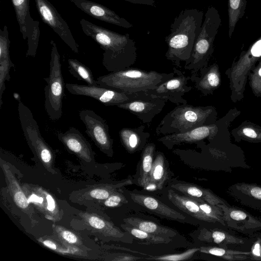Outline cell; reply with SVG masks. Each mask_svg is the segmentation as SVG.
<instances>
[{
  "mask_svg": "<svg viewBox=\"0 0 261 261\" xmlns=\"http://www.w3.org/2000/svg\"><path fill=\"white\" fill-rule=\"evenodd\" d=\"M80 24L84 33L104 51L102 63L108 71L124 70L135 64L137 48L129 34H119L84 18L80 20Z\"/></svg>",
  "mask_w": 261,
  "mask_h": 261,
  "instance_id": "cell-1",
  "label": "cell"
},
{
  "mask_svg": "<svg viewBox=\"0 0 261 261\" xmlns=\"http://www.w3.org/2000/svg\"><path fill=\"white\" fill-rule=\"evenodd\" d=\"M203 12L196 8L182 10L171 23L170 34L165 38L168 49L165 57L180 67L181 62L190 58L203 22Z\"/></svg>",
  "mask_w": 261,
  "mask_h": 261,
  "instance_id": "cell-2",
  "label": "cell"
},
{
  "mask_svg": "<svg viewBox=\"0 0 261 261\" xmlns=\"http://www.w3.org/2000/svg\"><path fill=\"white\" fill-rule=\"evenodd\" d=\"M217 112L211 106H193L188 103L178 105L169 112L156 127L158 135L184 133L193 128L215 123Z\"/></svg>",
  "mask_w": 261,
  "mask_h": 261,
  "instance_id": "cell-3",
  "label": "cell"
},
{
  "mask_svg": "<svg viewBox=\"0 0 261 261\" xmlns=\"http://www.w3.org/2000/svg\"><path fill=\"white\" fill-rule=\"evenodd\" d=\"M154 70H144L128 68L112 72L97 79L98 85L120 92L135 93L154 89L161 83L174 76Z\"/></svg>",
  "mask_w": 261,
  "mask_h": 261,
  "instance_id": "cell-4",
  "label": "cell"
},
{
  "mask_svg": "<svg viewBox=\"0 0 261 261\" xmlns=\"http://www.w3.org/2000/svg\"><path fill=\"white\" fill-rule=\"evenodd\" d=\"M221 24V19L218 11L213 6L209 7L191 56L185 62V69L191 70L192 73H197L201 69L208 65L214 52V40Z\"/></svg>",
  "mask_w": 261,
  "mask_h": 261,
  "instance_id": "cell-5",
  "label": "cell"
},
{
  "mask_svg": "<svg viewBox=\"0 0 261 261\" xmlns=\"http://www.w3.org/2000/svg\"><path fill=\"white\" fill-rule=\"evenodd\" d=\"M18 112L23 135L35 156L48 172L55 174V152L42 137L33 113L20 101L18 105Z\"/></svg>",
  "mask_w": 261,
  "mask_h": 261,
  "instance_id": "cell-6",
  "label": "cell"
},
{
  "mask_svg": "<svg viewBox=\"0 0 261 261\" xmlns=\"http://www.w3.org/2000/svg\"><path fill=\"white\" fill-rule=\"evenodd\" d=\"M51 46L49 73L44 79L47 83L44 87V107L49 118L57 121L62 115V100L64 96V81L62 74L60 55L56 43L51 40Z\"/></svg>",
  "mask_w": 261,
  "mask_h": 261,
  "instance_id": "cell-7",
  "label": "cell"
},
{
  "mask_svg": "<svg viewBox=\"0 0 261 261\" xmlns=\"http://www.w3.org/2000/svg\"><path fill=\"white\" fill-rule=\"evenodd\" d=\"M261 59V36L247 50L242 51L225 74L229 80L231 99L234 102L244 97V93L251 70Z\"/></svg>",
  "mask_w": 261,
  "mask_h": 261,
  "instance_id": "cell-8",
  "label": "cell"
},
{
  "mask_svg": "<svg viewBox=\"0 0 261 261\" xmlns=\"http://www.w3.org/2000/svg\"><path fill=\"white\" fill-rule=\"evenodd\" d=\"M79 116L86 127V134L96 146L107 155L112 156L113 140L106 120L91 110L80 111Z\"/></svg>",
  "mask_w": 261,
  "mask_h": 261,
  "instance_id": "cell-9",
  "label": "cell"
},
{
  "mask_svg": "<svg viewBox=\"0 0 261 261\" xmlns=\"http://www.w3.org/2000/svg\"><path fill=\"white\" fill-rule=\"evenodd\" d=\"M173 71L174 74L172 77L161 83L154 89L145 92L147 94L177 105L187 103V100L183 98V96L192 89V87L187 85L190 76H187L184 72L176 67H173Z\"/></svg>",
  "mask_w": 261,
  "mask_h": 261,
  "instance_id": "cell-10",
  "label": "cell"
},
{
  "mask_svg": "<svg viewBox=\"0 0 261 261\" xmlns=\"http://www.w3.org/2000/svg\"><path fill=\"white\" fill-rule=\"evenodd\" d=\"M37 11L44 23L49 26L75 53L79 46L66 21L48 0H34Z\"/></svg>",
  "mask_w": 261,
  "mask_h": 261,
  "instance_id": "cell-11",
  "label": "cell"
},
{
  "mask_svg": "<svg viewBox=\"0 0 261 261\" xmlns=\"http://www.w3.org/2000/svg\"><path fill=\"white\" fill-rule=\"evenodd\" d=\"M65 87L73 95L92 97L107 106H117L136 97L139 92L128 93L97 86L66 83Z\"/></svg>",
  "mask_w": 261,
  "mask_h": 261,
  "instance_id": "cell-12",
  "label": "cell"
},
{
  "mask_svg": "<svg viewBox=\"0 0 261 261\" xmlns=\"http://www.w3.org/2000/svg\"><path fill=\"white\" fill-rule=\"evenodd\" d=\"M166 100L147 94L145 91L116 106L136 115L144 123H150L163 110Z\"/></svg>",
  "mask_w": 261,
  "mask_h": 261,
  "instance_id": "cell-13",
  "label": "cell"
},
{
  "mask_svg": "<svg viewBox=\"0 0 261 261\" xmlns=\"http://www.w3.org/2000/svg\"><path fill=\"white\" fill-rule=\"evenodd\" d=\"M22 188L29 203L42 213L46 218L54 221L61 219L62 211L49 192L41 187L31 184H24Z\"/></svg>",
  "mask_w": 261,
  "mask_h": 261,
  "instance_id": "cell-14",
  "label": "cell"
},
{
  "mask_svg": "<svg viewBox=\"0 0 261 261\" xmlns=\"http://www.w3.org/2000/svg\"><path fill=\"white\" fill-rule=\"evenodd\" d=\"M222 210L226 225L234 230L251 234L261 231V220L244 209L228 203L218 205Z\"/></svg>",
  "mask_w": 261,
  "mask_h": 261,
  "instance_id": "cell-15",
  "label": "cell"
},
{
  "mask_svg": "<svg viewBox=\"0 0 261 261\" xmlns=\"http://www.w3.org/2000/svg\"><path fill=\"white\" fill-rule=\"evenodd\" d=\"M219 127L216 123L201 126L184 133L165 135L158 139L169 149L182 143H196L207 139L212 141L217 136Z\"/></svg>",
  "mask_w": 261,
  "mask_h": 261,
  "instance_id": "cell-16",
  "label": "cell"
},
{
  "mask_svg": "<svg viewBox=\"0 0 261 261\" xmlns=\"http://www.w3.org/2000/svg\"><path fill=\"white\" fill-rule=\"evenodd\" d=\"M57 137L70 152L81 160L88 163L94 161V152L90 143L76 128L71 127L64 133H58Z\"/></svg>",
  "mask_w": 261,
  "mask_h": 261,
  "instance_id": "cell-17",
  "label": "cell"
},
{
  "mask_svg": "<svg viewBox=\"0 0 261 261\" xmlns=\"http://www.w3.org/2000/svg\"><path fill=\"white\" fill-rule=\"evenodd\" d=\"M77 8L90 16L114 25L129 29L133 24L107 7L89 0H70Z\"/></svg>",
  "mask_w": 261,
  "mask_h": 261,
  "instance_id": "cell-18",
  "label": "cell"
},
{
  "mask_svg": "<svg viewBox=\"0 0 261 261\" xmlns=\"http://www.w3.org/2000/svg\"><path fill=\"white\" fill-rule=\"evenodd\" d=\"M227 193L241 205L261 212V185L237 182L228 188Z\"/></svg>",
  "mask_w": 261,
  "mask_h": 261,
  "instance_id": "cell-19",
  "label": "cell"
},
{
  "mask_svg": "<svg viewBox=\"0 0 261 261\" xmlns=\"http://www.w3.org/2000/svg\"><path fill=\"white\" fill-rule=\"evenodd\" d=\"M132 200L146 210L167 219L181 222L185 216L169 207L158 199L149 195L135 193L129 191Z\"/></svg>",
  "mask_w": 261,
  "mask_h": 261,
  "instance_id": "cell-20",
  "label": "cell"
},
{
  "mask_svg": "<svg viewBox=\"0 0 261 261\" xmlns=\"http://www.w3.org/2000/svg\"><path fill=\"white\" fill-rule=\"evenodd\" d=\"M200 74L192 73L190 79L195 88L204 95L212 94L221 84V74L216 63L207 66L200 70Z\"/></svg>",
  "mask_w": 261,
  "mask_h": 261,
  "instance_id": "cell-21",
  "label": "cell"
},
{
  "mask_svg": "<svg viewBox=\"0 0 261 261\" xmlns=\"http://www.w3.org/2000/svg\"><path fill=\"white\" fill-rule=\"evenodd\" d=\"M132 184V180L127 179L116 184H103L90 186L74 192L73 197L74 200L80 203L90 200L102 201L117 190Z\"/></svg>",
  "mask_w": 261,
  "mask_h": 261,
  "instance_id": "cell-22",
  "label": "cell"
},
{
  "mask_svg": "<svg viewBox=\"0 0 261 261\" xmlns=\"http://www.w3.org/2000/svg\"><path fill=\"white\" fill-rule=\"evenodd\" d=\"M7 163L1 159V165L7 182L8 190L15 204L34 222V210L15 175Z\"/></svg>",
  "mask_w": 261,
  "mask_h": 261,
  "instance_id": "cell-23",
  "label": "cell"
},
{
  "mask_svg": "<svg viewBox=\"0 0 261 261\" xmlns=\"http://www.w3.org/2000/svg\"><path fill=\"white\" fill-rule=\"evenodd\" d=\"M167 197L174 205L192 217L204 222L216 223L200 209L196 199L182 196L171 189L168 191Z\"/></svg>",
  "mask_w": 261,
  "mask_h": 261,
  "instance_id": "cell-24",
  "label": "cell"
},
{
  "mask_svg": "<svg viewBox=\"0 0 261 261\" xmlns=\"http://www.w3.org/2000/svg\"><path fill=\"white\" fill-rule=\"evenodd\" d=\"M80 215L87 225L103 236L116 239H121L125 237V233L119 228L101 216L88 212H82Z\"/></svg>",
  "mask_w": 261,
  "mask_h": 261,
  "instance_id": "cell-25",
  "label": "cell"
},
{
  "mask_svg": "<svg viewBox=\"0 0 261 261\" xmlns=\"http://www.w3.org/2000/svg\"><path fill=\"white\" fill-rule=\"evenodd\" d=\"M171 187L187 196L201 200L211 205H217L227 203L210 189L204 188L194 184L184 182H178L172 184Z\"/></svg>",
  "mask_w": 261,
  "mask_h": 261,
  "instance_id": "cell-26",
  "label": "cell"
},
{
  "mask_svg": "<svg viewBox=\"0 0 261 261\" xmlns=\"http://www.w3.org/2000/svg\"><path fill=\"white\" fill-rule=\"evenodd\" d=\"M119 135L120 141L129 153H134L144 148L150 134L145 131V126L137 127H124L120 130Z\"/></svg>",
  "mask_w": 261,
  "mask_h": 261,
  "instance_id": "cell-27",
  "label": "cell"
},
{
  "mask_svg": "<svg viewBox=\"0 0 261 261\" xmlns=\"http://www.w3.org/2000/svg\"><path fill=\"white\" fill-rule=\"evenodd\" d=\"M198 238L201 241L213 243L219 247L228 248L231 245L243 244L245 241L222 229H200Z\"/></svg>",
  "mask_w": 261,
  "mask_h": 261,
  "instance_id": "cell-28",
  "label": "cell"
},
{
  "mask_svg": "<svg viewBox=\"0 0 261 261\" xmlns=\"http://www.w3.org/2000/svg\"><path fill=\"white\" fill-rule=\"evenodd\" d=\"M123 221L127 225L160 236L172 238L177 234V231L173 229L138 217H127Z\"/></svg>",
  "mask_w": 261,
  "mask_h": 261,
  "instance_id": "cell-29",
  "label": "cell"
},
{
  "mask_svg": "<svg viewBox=\"0 0 261 261\" xmlns=\"http://www.w3.org/2000/svg\"><path fill=\"white\" fill-rule=\"evenodd\" d=\"M20 32L24 40L28 38L29 32L34 20L30 11V0H11Z\"/></svg>",
  "mask_w": 261,
  "mask_h": 261,
  "instance_id": "cell-30",
  "label": "cell"
},
{
  "mask_svg": "<svg viewBox=\"0 0 261 261\" xmlns=\"http://www.w3.org/2000/svg\"><path fill=\"white\" fill-rule=\"evenodd\" d=\"M155 149L154 144L149 143L145 145L142 151L138 183L144 188L149 187Z\"/></svg>",
  "mask_w": 261,
  "mask_h": 261,
  "instance_id": "cell-31",
  "label": "cell"
},
{
  "mask_svg": "<svg viewBox=\"0 0 261 261\" xmlns=\"http://www.w3.org/2000/svg\"><path fill=\"white\" fill-rule=\"evenodd\" d=\"M231 134L237 142L261 143V126L249 121L242 122L232 130Z\"/></svg>",
  "mask_w": 261,
  "mask_h": 261,
  "instance_id": "cell-32",
  "label": "cell"
},
{
  "mask_svg": "<svg viewBox=\"0 0 261 261\" xmlns=\"http://www.w3.org/2000/svg\"><path fill=\"white\" fill-rule=\"evenodd\" d=\"M165 158L164 154L158 152L153 162L150 174L149 187L153 186L155 189H162L168 178V173L166 167Z\"/></svg>",
  "mask_w": 261,
  "mask_h": 261,
  "instance_id": "cell-33",
  "label": "cell"
},
{
  "mask_svg": "<svg viewBox=\"0 0 261 261\" xmlns=\"http://www.w3.org/2000/svg\"><path fill=\"white\" fill-rule=\"evenodd\" d=\"M199 251L229 261L251 259V251H242L215 246H202Z\"/></svg>",
  "mask_w": 261,
  "mask_h": 261,
  "instance_id": "cell-34",
  "label": "cell"
},
{
  "mask_svg": "<svg viewBox=\"0 0 261 261\" xmlns=\"http://www.w3.org/2000/svg\"><path fill=\"white\" fill-rule=\"evenodd\" d=\"M121 226L126 232L139 241L141 244H167L172 241L171 238L151 234L126 224H122Z\"/></svg>",
  "mask_w": 261,
  "mask_h": 261,
  "instance_id": "cell-35",
  "label": "cell"
},
{
  "mask_svg": "<svg viewBox=\"0 0 261 261\" xmlns=\"http://www.w3.org/2000/svg\"><path fill=\"white\" fill-rule=\"evenodd\" d=\"M68 69L70 74L78 80L85 82L89 86L98 85L95 80L91 70L86 65L75 59L68 60Z\"/></svg>",
  "mask_w": 261,
  "mask_h": 261,
  "instance_id": "cell-36",
  "label": "cell"
},
{
  "mask_svg": "<svg viewBox=\"0 0 261 261\" xmlns=\"http://www.w3.org/2000/svg\"><path fill=\"white\" fill-rule=\"evenodd\" d=\"M246 0H228V36L231 37L239 20L245 13Z\"/></svg>",
  "mask_w": 261,
  "mask_h": 261,
  "instance_id": "cell-37",
  "label": "cell"
},
{
  "mask_svg": "<svg viewBox=\"0 0 261 261\" xmlns=\"http://www.w3.org/2000/svg\"><path fill=\"white\" fill-rule=\"evenodd\" d=\"M38 240L45 247L58 253L64 254H82V251L76 246L69 245L62 242L61 244L50 238H40Z\"/></svg>",
  "mask_w": 261,
  "mask_h": 261,
  "instance_id": "cell-38",
  "label": "cell"
},
{
  "mask_svg": "<svg viewBox=\"0 0 261 261\" xmlns=\"http://www.w3.org/2000/svg\"><path fill=\"white\" fill-rule=\"evenodd\" d=\"M40 31L39 29V22L35 20L31 27L28 37V50L26 57H35L38 48Z\"/></svg>",
  "mask_w": 261,
  "mask_h": 261,
  "instance_id": "cell-39",
  "label": "cell"
},
{
  "mask_svg": "<svg viewBox=\"0 0 261 261\" xmlns=\"http://www.w3.org/2000/svg\"><path fill=\"white\" fill-rule=\"evenodd\" d=\"M54 229L58 238L63 243L76 247L83 244L80 237L70 230L60 226H54Z\"/></svg>",
  "mask_w": 261,
  "mask_h": 261,
  "instance_id": "cell-40",
  "label": "cell"
},
{
  "mask_svg": "<svg viewBox=\"0 0 261 261\" xmlns=\"http://www.w3.org/2000/svg\"><path fill=\"white\" fill-rule=\"evenodd\" d=\"M200 209L209 217L213 219L216 223L226 226L222 209L217 205H213L201 200L196 199Z\"/></svg>",
  "mask_w": 261,
  "mask_h": 261,
  "instance_id": "cell-41",
  "label": "cell"
},
{
  "mask_svg": "<svg viewBox=\"0 0 261 261\" xmlns=\"http://www.w3.org/2000/svg\"><path fill=\"white\" fill-rule=\"evenodd\" d=\"M249 85L253 94L257 97L261 96V59L257 65L251 70L248 77Z\"/></svg>",
  "mask_w": 261,
  "mask_h": 261,
  "instance_id": "cell-42",
  "label": "cell"
},
{
  "mask_svg": "<svg viewBox=\"0 0 261 261\" xmlns=\"http://www.w3.org/2000/svg\"><path fill=\"white\" fill-rule=\"evenodd\" d=\"M14 67L10 59L0 60V108L3 103V94L6 89L5 82L9 81L10 68Z\"/></svg>",
  "mask_w": 261,
  "mask_h": 261,
  "instance_id": "cell-43",
  "label": "cell"
},
{
  "mask_svg": "<svg viewBox=\"0 0 261 261\" xmlns=\"http://www.w3.org/2000/svg\"><path fill=\"white\" fill-rule=\"evenodd\" d=\"M199 248H192L181 253L167 254L161 256L148 255V257H145L146 259H153L158 260H182L191 258L196 252L199 251Z\"/></svg>",
  "mask_w": 261,
  "mask_h": 261,
  "instance_id": "cell-44",
  "label": "cell"
},
{
  "mask_svg": "<svg viewBox=\"0 0 261 261\" xmlns=\"http://www.w3.org/2000/svg\"><path fill=\"white\" fill-rule=\"evenodd\" d=\"M10 43L8 28L5 25L0 30V60L10 59Z\"/></svg>",
  "mask_w": 261,
  "mask_h": 261,
  "instance_id": "cell-45",
  "label": "cell"
},
{
  "mask_svg": "<svg viewBox=\"0 0 261 261\" xmlns=\"http://www.w3.org/2000/svg\"><path fill=\"white\" fill-rule=\"evenodd\" d=\"M102 201L103 204L108 207H118L128 203V201L124 195L122 193L117 192V191L114 192L107 199Z\"/></svg>",
  "mask_w": 261,
  "mask_h": 261,
  "instance_id": "cell-46",
  "label": "cell"
},
{
  "mask_svg": "<svg viewBox=\"0 0 261 261\" xmlns=\"http://www.w3.org/2000/svg\"><path fill=\"white\" fill-rule=\"evenodd\" d=\"M251 259L261 260V238L253 243L251 251Z\"/></svg>",
  "mask_w": 261,
  "mask_h": 261,
  "instance_id": "cell-47",
  "label": "cell"
},
{
  "mask_svg": "<svg viewBox=\"0 0 261 261\" xmlns=\"http://www.w3.org/2000/svg\"><path fill=\"white\" fill-rule=\"evenodd\" d=\"M134 4H142L153 6L155 4L154 0H123Z\"/></svg>",
  "mask_w": 261,
  "mask_h": 261,
  "instance_id": "cell-48",
  "label": "cell"
}]
</instances>
